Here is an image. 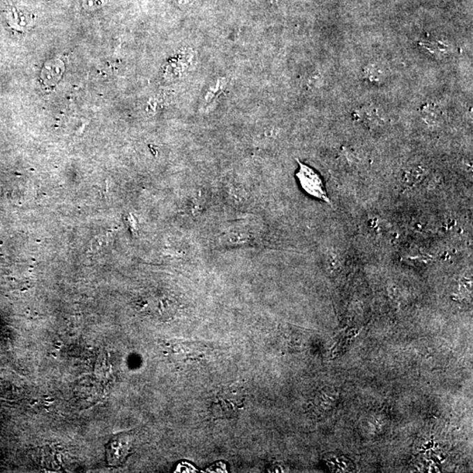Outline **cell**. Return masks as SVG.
<instances>
[{"instance_id":"1","label":"cell","mask_w":473,"mask_h":473,"mask_svg":"<svg viewBox=\"0 0 473 473\" xmlns=\"http://www.w3.org/2000/svg\"><path fill=\"white\" fill-rule=\"evenodd\" d=\"M245 392L242 387L230 385L222 387L212 402L211 411L217 418H233L244 407Z\"/></svg>"},{"instance_id":"2","label":"cell","mask_w":473,"mask_h":473,"mask_svg":"<svg viewBox=\"0 0 473 473\" xmlns=\"http://www.w3.org/2000/svg\"><path fill=\"white\" fill-rule=\"evenodd\" d=\"M298 164H299V170L296 173V177L299 180L301 188L311 197L326 202L331 205L324 181L320 174L303 163L298 162Z\"/></svg>"},{"instance_id":"3","label":"cell","mask_w":473,"mask_h":473,"mask_svg":"<svg viewBox=\"0 0 473 473\" xmlns=\"http://www.w3.org/2000/svg\"><path fill=\"white\" fill-rule=\"evenodd\" d=\"M133 444V437L130 434H119L113 437L105 445L108 465L119 466L125 463L131 454Z\"/></svg>"},{"instance_id":"4","label":"cell","mask_w":473,"mask_h":473,"mask_svg":"<svg viewBox=\"0 0 473 473\" xmlns=\"http://www.w3.org/2000/svg\"><path fill=\"white\" fill-rule=\"evenodd\" d=\"M63 71V64L59 60H51L44 65L43 78L47 84H54L59 80Z\"/></svg>"},{"instance_id":"5","label":"cell","mask_w":473,"mask_h":473,"mask_svg":"<svg viewBox=\"0 0 473 473\" xmlns=\"http://www.w3.org/2000/svg\"><path fill=\"white\" fill-rule=\"evenodd\" d=\"M421 111H423L421 113H423V118L430 123L440 121L442 115H443V110H442L441 106L433 102L425 105Z\"/></svg>"},{"instance_id":"6","label":"cell","mask_w":473,"mask_h":473,"mask_svg":"<svg viewBox=\"0 0 473 473\" xmlns=\"http://www.w3.org/2000/svg\"><path fill=\"white\" fill-rule=\"evenodd\" d=\"M364 75L366 80L371 82V83H378L383 77L384 73L378 65H368L365 68Z\"/></svg>"},{"instance_id":"7","label":"cell","mask_w":473,"mask_h":473,"mask_svg":"<svg viewBox=\"0 0 473 473\" xmlns=\"http://www.w3.org/2000/svg\"><path fill=\"white\" fill-rule=\"evenodd\" d=\"M110 0H83L82 5L84 10L88 12L97 11L98 9L105 8Z\"/></svg>"},{"instance_id":"8","label":"cell","mask_w":473,"mask_h":473,"mask_svg":"<svg viewBox=\"0 0 473 473\" xmlns=\"http://www.w3.org/2000/svg\"><path fill=\"white\" fill-rule=\"evenodd\" d=\"M428 52L433 54L435 57L443 56V54L448 52V47L444 45L443 43H427L426 46H423Z\"/></svg>"},{"instance_id":"9","label":"cell","mask_w":473,"mask_h":473,"mask_svg":"<svg viewBox=\"0 0 473 473\" xmlns=\"http://www.w3.org/2000/svg\"><path fill=\"white\" fill-rule=\"evenodd\" d=\"M273 3V4H276V3H278L280 0H271Z\"/></svg>"}]
</instances>
